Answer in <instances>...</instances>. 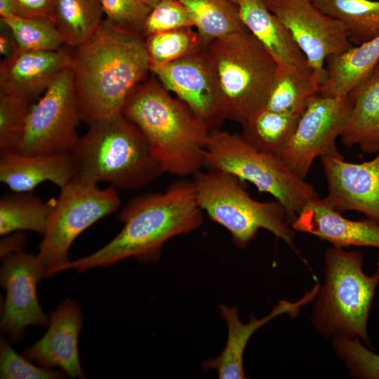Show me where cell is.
<instances>
[{
	"label": "cell",
	"instance_id": "6da1fadb",
	"mask_svg": "<svg viewBox=\"0 0 379 379\" xmlns=\"http://www.w3.org/2000/svg\"><path fill=\"white\" fill-rule=\"evenodd\" d=\"M72 69L82 121L90 124L119 116L150 72L145 38L105 18L76 48Z\"/></svg>",
	"mask_w": 379,
	"mask_h": 379
},
{
	"label": "cell",
	"instance_id": "7a4b0ae2",
	"mask_svg": "<svg viewBox=\"0 0 379 379\" xmlns=\"http://www.w3.org/2000/svg\"><path fill=\"white\" fill-rule=\"evenodd\" d=\"M203 213L192 180L176 181L161 193L137 197L119 213L124 226L113 239L87 256L69 260L61 271L76 269L81 272L131 257L145 262L154 261L166 241L199 228Z\"/></svg>",
	"mask_w": 379,
	"mask_h": 379
},
{
	"label": "cell",
	"instance_id": "3957f363",
	"mask_svg": "<svg viewBox=\"0 0 379 379\" xmlns=\"http://www.w3.org/2000/svg\"><path fill=\"white\" fill-rule=\"evenodd\" d=\"M122 114L142 133L164 173L192 176L204 168L211 130L154 76L132 91Z\"/></svg>",
	"mask_w": 379,
	"mask_h": 379
},
{
	"label": "cell",
	"instance_id": "277c9868",
	"mask_svg": "<svg viewBox=\"0 0 379 379\" xmlns=\"http://www.w3.org/2000/svg\"><path fill=\"white\" fill-rule=\"evenodd\" d=\"M88 126L70 152L72 179L131 190L164 173L142 133L123 114Z\"/></svg>",
	"mask_w": 379,
	"mask_h": 379
},
{
	"label": "cell",
	"instance_id": "5b68a950",
	"mask_svg": "<svg viewBox=\"0 0 379 379\" xmlns=\"http://www.w3.org/2000/svg\"><path fill=\"white\" fill-rule=\"evenodd\" d=\"M358 251L328 248L323 284L315 298L311 321L320 334L359 338L370 345L367 321L379 284V262L371 275L362 268Z\"/></svg>",
	"mask_w": 379,
	"mask_h": 379
},
{
	"label": "cell",
	"instance_id": "8992f818",
	"mask_svg": "<svg viewBox=\"0 0 379 379\" xmlns=\"http://www.w3.org/2000/svg\"><path fill=\"white\" fill-rule=\"evenodd\" d=\"M206 53L218 82L225 119L241 125L266 108L278 65L248 31L211 42Z\"/></svg>",
	"mask_w": 379,
	"mask_h": 379
},
{
	"label": "cell",
	"instance_id": "52a82bcc",
	"mask_svg": "<svg viewBox=\"0 0 379 379\" xmlns=\"http://www.w3.org/2000/svg\"><path fill=\"white\" fill-rule=\"evenodd\" d=\"M204 168L230 173L272 196L284 208L291 226L304 207L319 198L313 185L293 173L281 159L261 152L240 135L211 131Z\"/></svg>",
	"mask_w": 379,
	"mask_h": 379
},
{
	"label": "cell",
	"instance_id": "ba28073f",
	"mask_svg": "<svg viewBox=\"0 0 379 379\" xmlns=\"http://www.w3.org/2000/svg\"><path fill=\"white\" fill-rule=\"evenodd\" d=\"M192 178L203 212L230 232L238 248L247 246L263 229L294 249L295 231L279 201L253 199L242 181L224 171L201 169Z\"/></svg>",
	"mask_w": 379,
	"mask_h": 379
},
{
	"label": "cell",
	"instance_id": "9c48e42d",
	"mask_svg": "<svg viewBox=\"0 0 379 379\" xmlns=\"http://www.w3.org/2000/svg\"><path fill=\"white\" fill-rule=\"evenodd\" d=\"M119 206V194L112 185L100 189L98 185L72 179L60 188L37 255L45 277L61 272L69 261V251L75 239Z\"/></svg>",
	"mask_w": 379,
	"mask_h": 379
},
{
	"label": "cell",
	"instance_id": "30bf717a",
	"mask_svg": "<svg viewBox=\"0 0 379 379\" xmlns=\"http://www.w3.org/2000/svg\"><path fill=\"white\" fill-rule=\"evenodd\" d=\"M82 121L72 67L60 72L37 102L30 107L18 152L25 154L70 153L79 137Z\"/></svg>",
	"mask_w": 379,
	"mask_h": 379
},
{
	"label": "cell",
	"instance_id": "8fae6325",
	"mask_svg": "<svg viewBox=\"0 0 379 379\" xmlns=\"http://www.w3.org/2000/svg\"><path fill=\"white\" fill-rule=\"evenodd\" d=\"M353 107L350 94L314 98L300 115L281 159L296 175L305 180L314 161L342 155L336 140L349 122Z\"/></svg>",
	"mask_w": 379,
	"mask_h": 379
},
{
	"label": "cell",
	"instance_id": "7c38bea8",
	"mask_svg": "<svg viewBox=\"0 0 379 379\" xmlns=\"http://www.w3.org/2000/svg\"><path fill=\"white\" fill-rule=\"evenodd\" d=\"M264 1L290 31L310 65L324 82L326 59L353 46L343 25L324 13L312 0Z\"/></svg>",
	"mask_w": 379,
	"mask_h": 379
},
{
	"label": "cell",
	"instance_id": "4fadbf2b",
	"mask_svg": "<svg viewBox=\"0 0 379 379\" xmlns=\"http://www.w3.org/2000/svg\"><path fill=\"white\" fill-rule=\"evenodd\" d=\"M171 93L186 104L212 131L225 119L217 77L206 47L151 69Z\"/></svg>",
	"mask_w": 379,
	"mask_h": 379
},
{
	"label": "cell",
	"instance_id": "5bb4252c",
	"mask_svg": "<svg viewBox=\"0 0 379 379\" xmlns=\"http://www.w3.org/2000/svg\"><path fill=\"white\" fill-rule=\"evenodd\" d=\"M3 258L0 279L6 291L1 329L13 340L22 337L31 325L46 326L49 321L37 298V284L45 277V268L37 255L22 251Z\"/></svg>",
	"mask_w": 379,
	"mask_h": 379
},
{
	"label": "cell",
	"instance_id": "9a60e30c",
	"mask_svg": "<svg viewBox=\"0 0 379 379\" xmlns=\"http://www.w3.org/2000/svg\"><path fill=\"white\" fill-rule=\"evenodd\" d=\"M362 163L344 160L343 155L321 157L328 187L323 201L343 213L354 211L379 222V151Z\"/></svg>",
	"mask_w": 379,
	"mask_h": 379
},
{
	"label": "cell",
	"instance_id": "2e32d148",
	"mask_svg": "<svg viewBox=\"0 0 379 379\" xmlns=\"http://www.w3.org/2000/svg\"><path fill=\"white\" fill-rule=\"evenodd\" d=\"M319 288L320 284H316L310 291L295 302L280 300L267 315L262 318H256L251 315L247 323L241 320L236 307L220 305V312L227 328V341L218 357L206 359L202 362L203 370L215 371L220 379L246 378L244 354L254 333L279 315L288 314L291 317L297 316L303 306L315 299Z\"/></svg>",
	"mask_w": 379,
	"mask_h": 379
},
{
	"label": "cell",
	"instance_id": "e0dca14e",
	"mask_svg": "<svg viewBox=\"0 0 379 379\" xmlns=\"http://www.w3.org/2000/svg\"><path fill=\"white\" fill-rule=\"evenodd\" d=\"M74 53L55 51L18 50L0 63V92L28 102L42 95L53 79L72 67Z\"/></svg>",
	"mask_w": 379,
	"mask_h": 379
},
{
	"label": "cell",
	"instance_id": "ac0fdd59",
	"mask_svg": "<svg viewBox=\"0 0 379 379\" xmlns=\"http://www.w3.org/2000/svg\"><path fill=\"white\" fill-rule=\"evenodd\" d=\"M46 333L25 352L28 359L46 368H60L71 378H85L78 338L82 326L79 305L67 299L53 313Z\"/></svg>",
	"mask_w": 379,
	"mask_h": 379
},
{
	"label": "cell",
	"instance_id": "d6986e66",
	"mask_svg": "<svg viewBox=\"0 0 379 379\" xmlns=\"http://www.w3.org/2000/svg\"><path fill=\"white\" fill-rule=\"evenodd\" d=\"M291 227L295 231L312 234L333 246L379 248V222L369 218L350 220L319 198L304 207Z\"/></svg>",
	"mask_w": 379,
	"mask_h": 379
},
{
	"label": "cell",
	"instance_id": "ffe728a7",
	"mask_svg": "<svg viewBox=\"0 0 379 379\" xmlns=\"http://www.w3.org/2000/svg\"><path fill=\"white\" fill-rule=\"evenodd\" d=\"M72 178L70 153H1L0 180L15 192H31L45 181L62 188Z\"/></svg>",
	"mask_w": 379,
	"mask_h": 379
},
{
	"label": "cell",
	"instance_id": "44dd1931",
	"mask_svg": "<svg viewBox=\"0 0 379 379\" xmlns=\"http://www.w3.org/2000/svg\"><path fill=\"white\" fill-rule=\"evenodd\" d=\"M241 20L277 62L278 67L307 62L284 23L267 7L264 0H242L237 6Z\"/></svg>",
	"mask_w": 379,
	"mask_h": 379
},
{
	"label": "cell",
	"instance_id": "7402d4cb",
	"mask_svg": "<svg viewBox=\"0 0 379 379\" xmlns=\"http://www.w3.org/2000/svg\"><path fill=\"white\" fill-rule=\"evenodd\" d=\"M353 107L340 136L343 145L357 146L366 154L379 151V62L368 77L350 93Z\"/></svg>",
	"mask_w": 379,
	"mask_h": 379
},
{
	"label": "cell",
	"instance_id": "603a6c76",
	"mask_svg": "<svg viewBox=\"0 0 379 379\" xmlns=\"http://www.w3.org/2000/svg\"><path fill=\"white\" fill-rule=\"evenodd\" d=\"M379 62V36L348 51L329 56L326 78L319 95L336 97L350 94L371 73Z\"/></svg>",
	"mask_w": 379,
	"mask_h": 379
},
{
	"label": "cell",
	"instance_id": "cb8c5ba5",
	"mask_svg": "<svg viewBox=\"0 0 379 379\" xmlns=\"http://www.w3.org/2000/svg\"><path fill=\"white\" fill-rule=\"evenodd\" d=\"M324 81L308 62L300 65L278 67L266 109L301 115L319 95Z\"/></svg>",
	"mask_w": 379,
	"mask_h": 379
},
{
	"label": "cell",
	"instance_id": "d4e9b609",
	"mask_svg": "<svg viewBox=\"0 0 379 379\" xmlns=\"http://www.w3.org/2000/svg\"><path fill=\"white\" fill-rule=\"evenodd\" d=\"M324 13L338 20L356 46L379 36V1L312 0Z\"/></svg>",
	"mask_w": 379,
	"mask_h": 379
},
{
	"label": "cell",
	"instance_id": "484cf974",
	"mask_svg": "<svg viewBox=\"0 0 379 379\" xmlns=\"http://www.w3.org/2000/svg\"><path fill=\"white\" fill-rule=\"evenodd\" d=\"M55 201H44L31 192L4 195L0 200V234L18 230L46 233Z\"/></svg>",
	"mask_w": 379,
	"mask_h": 379
},
{
	"label": "cell",
	"instance_id": "4316f807",
	"mask_svg": "<svg viewBox=\"0 0 379 379\" xmlns=\"http://www.w3.org/2000/svg\"><path fill=\"white\" fill-rule=\"evenodd\" d=\"M300 117L265 108L241 125L240 135L257 149L281 158Z\"/></svg>",
	"mask_w": 379,
	"mask_h": 379
},
{
	"label": "cell",
	"instance_id": "83f0119b",
	"mask_svg": "<svg viewBox=\"0 0 379 379\" xmlns=\"http://www.w3.org/2000/svg\"><path fill=\"white\" fill-rule=\"evenodd\" d=\"M190 12L204 44L227 35L248 31L237 6L228 0H179Z\"/></svg>",
	"mask_w": 379,
	"mask_h": 379
},
{
	"label": "cell",
	"instance_id": "f1b7e54d",
	"mask_svg": "<svg viewBox=\"0 0 379 379\" xmlns=\"http://www.w3.org/2000/svg\"><path fill=\"white\" fill-rule=\"evenodd\" d=\"M54 22L65 45L77 48L88 41L103 20L99 0H55Z\"/></svg>",
	"mask_w": 379,
	"mask_h": 379
},
{
	"label": "cell",
	"instance_id": "f546056e",
	"mask_svg": "<svg viewBox=\"0 0 379 379\" xmlns=\"http://www.w3.org/2000/svg\"><path fill=\"white\" fill-rule=\"evenodd\" d=\"M145 44L150 72L206 47L194 27L150 34L145 38Z\"/></svg>",
	"mask_w": 379,
	"mask_h": 379
},
{
	"label": "cell",
	"instance_id": "4dcf8cb0",
	"mask_svg": "<svg viewBox=\"0 0 379 379\" xmlns=\"http://www.w3.org/2000/svg\"><path fill=\"white\" fill-rule=\"evenodd\" d=\"M12 33L18 50L55 51L65 45L55 23L43 18L13 15L0 18Z\"/></svg>",
	"mask_w": 379,
	"mask_h": 379
},
{
	"label": "cell",
	"instance_id": "1f68e13d",
	"mask_svg": "<svg viewBox=\"0 0 379 379\" xmlns=\"http://www.w3.org/2000/svg\"><path fill=\"white\" fill-rule=\"evenodd\" d=\"M31 106L21 98L0 93V152L18 151Z\"/></svg>",
	"mask_w": 379,
	"mask_h": 379
},
{
	"label": "cell",
	"instance_id": "d6a6232c",
	"mask_svg": "<svg viewBox=\"0 0 379 379\" xmlns=\"http://www.w3.org/2000/svg\"><path fill=\"white\" fill-rule=\"evenodd\" d=\"M333 347L338 357L355 378L379 379V355L364 345L357 338L333 337Z\"/></svg>",
	"mask_w": 379,
	"mask_h": 379
},
{
	"label": "cell",
	"instance_id": "836d02e7",
	"mask_svg": "<svg viewBox=\"0 0 379 379\" xmlns=\"http://www.w3.org/2000/svg\"><path fill=\"white\" fill-rule=\"evenodd\" d=\"M186 27H194L190 12L179 0H159L152 7L143 25L142 36Z\"/></svg>",
	"mask_w": 379,
	"mask_h": 379
},
{
	"label": "cell",
	"instance_id": "e575fe53",
	"mask_svg": "<svg viewBox=\"0 0 379 379\" xmlns=\"http://www.w3.org/2000/svg\"><path fill=\"white\" fill-rule=\"evenodd\" d=\"M61 372L37 367L18 354L4 340L0 345V378L1 379H58Z\"/></svg>",
	"mask_w": 379,
	"mask_h": 379
},
{
	"label": "cell",
	"instance_id": "d590c367",
	"mask_svg": "<svg viewBox=\"0 0 379 379\" xmlns=\"http://www.w3.org/2000/svg\"><path fill=\"white\" fill-rule=\"evenodd\" d=\"M99 1L105 19L121 29L142 36L143 25L151 8L138 0H99Z\"/></svg>",
	"mask_w": 379,
	"mask_h": 379
},
{
	"label": "cell",
	"instance_id": "8d00e7d4",
	"mask_svg": "<svg viewBox=\"0 0 379 379\" xmlns=\"http://www.w3.org/2000/svg\"><path fill=\"white\" fill-rule=\"evenodd\" d=\"M12 2L15 15L47 18L54 22L55 0H12Z\"/></svg>",
	"mask_w": 379,
	"mask_h": 379
},
{
	"label": "cell",
	"instance_id": "74e56055",
	"mask_svg": "<svg viewBox=\"0 0 379 379\" xmlns=\"http://www.w3.org/2000/svg\"><path fill=\"white\" fill-rule=\"evenodd\" d=\"M1 27L0 55L3 59L13 54L18 47L11 32L2 23Z\"/></svg>",
	"mask_w": 379,
	"mask_h": 379
},
{
	"label": "cell",
	"instance_id": "f35d334b",
	"mask_svg": "<svg viewBox=\"0 0 379 379\" xmlns=\"http://www.w3.org/2000/svg\"><path fill=\"white\" fill-rule=\"evenodd\" d=\"M25 243V238L21 234H16L7 237L1 241V257L3 258L10 253L22 251Z\"/></svg>",
	"mask_w": 379,
	"mask_h": 379
},
{
	"label": "cell",
	"instance_id": "ab89813d",
	"mask_svg": "<svg viewBox=\"0 0 379 379\" xmlns=\"http://www.w3.org/2000/svg\"><path fill=\"white\" fill-rule=\"evenodd\" d=\"M15 15L12 0H0V18Z\"/></svg>",
	"mask_w": 379,
	"mask_h": 379
},
{
	"label": "cell",
	"instance_id": "60d3db41",
	"mask_svg": "<svg viewBox=\"0 0 379 379\" xmlns=\"http://www.w3.org/2000/svg\"><path fill=\"white\" fill-rule=\"evenodd\" d=\"M146 6L152 8L159 0H138Z\"/></svg>",
	"mask_w": 379,
	"mask_h": 379
},
{
	"label": "cell",
	"instance_id": "b9f144b4",
	"mask_svg": "<svg viewBox=\"0 0 379 379\" xmlns=\"http://www.w3.org/2000/svg\"><path fill=\"white\" fill-rule=\"evenodd\" d=\"M232 4H234L235 6H238V4L242 1V0H228Z\"/></svg>",
	"mask_w": 379,
	"mask_h": 379
}]
</instances>
